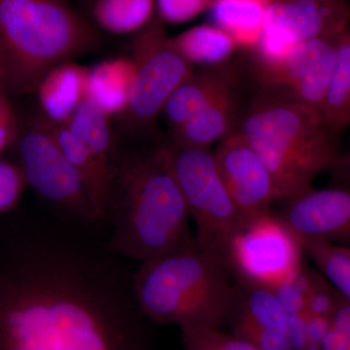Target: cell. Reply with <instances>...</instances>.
Listing matches in <instances>:
<instances>
[{"instance_id": "6da1fadb", "label": "cell", "mask_w": 350, "mask_h": 350, "mask_svg": "<svg viewBox=\"0 0 350 350\" xmlns=\"http://www.w3.org/2000/svg\"><path fill=\"white\" fill-rule=\"evenodd\" d=\"M93 234L49 213L0 232V350H149L135 268Z\"/></svg>"}, {"instance_id": "7a4b0ae2", "label": "cell", "mask_w": 350, "mask_h": 350, "mask_svg": "<svg viewBox=\"0 0 350 350\" xmlns=\"http://www.w3.org/2000/svg\"><path fill=\"white\" fill-rule=\"evenodd\" d=\"M152 139L114 137L105 217L110 229L107 243L129 261H148L196 241L163 140Z\"/></svg>"}, {"instance_id": "3957f363", "label": "cell", "mask_w": 350, "mask_h": 350, "mask_svg": "<svg viewBox=\"0 0 350 350\" xmlns=\"http://www.w3.org/2000/svg\"><path fill=\"white\" fill-rule=\"evenodd\" d=\"M100 44L98 32L68 0H0V57L7 94L36 93L51 69Z\"/></svg>"}, {"instance_id": "277c9868", "label": "cell", "mask_w": 350, "mask_h": 350, "mask_svg": "<svg viewBox=\"0 0 350 350\" xmlns=\"http://www.w3.org/2000/svg\"><path fill=\"white\" fill-rule=\"evenodd\" d=\"M239 131L268 167L280 202L313 188L340 155L321 113L259 94L244 111Z\"/></svg>"}, {"instance_id": "5b68a950", "label": "cell", "mask_w": 350, "mask_h": 350, "mask_svg": "<svg viewBox=\"0 0 350 350\" xmlns=\"http://www.w3.org/2000/svg\"><path fill=\"white\" fill-rule=\"evenodd\" d=\"M228 271L197 241L140 262L133 273L138 306L160 325L220 327L229 317L234 286Z\"/></svg>"}, {"instance_id": "8992f818", "label": "cell", "mask_w": 350, "mask_h": 350, "mask_svg": "<svg viewBox=\"0 0 350 350\" xmlns=\"http://www.w3.org/2000/svg\"><path fill=\"white\" fill-rule=\"evenodd\" d=\"M177 184L196 224L200 250L229 271L230 245L244 220L222 180L211 147L163 140Z\"/></svg>"}, {"instance_id": "52a82bcc", "label": "cell", "mask_w": 350, "mask_h": 350, "mask_svg": "<svg viewBox=\"0 0 350 350\" xmlns=\"http://www.w3.org/2000/svg\"><path fill=\"white\" fill-rule=\"evenodd\" d=\"M14 144L25 181L48 213L86 231L100 226L81 177L64 156L42 113L19 118Z\"/></svg>"}, {"instance_id": "ba28073f", "label": "cell", "mask_w": 350, "mask_h": 350, "mask_svg": "<svg viewBox=\"0 0 350 350\" xmlns=\"http://www.w3.org/2000/svg\"><path fill=\"white\" fill-rule=\"evenodd\" d=\"M135 78L130 101L119 115L118 139L154 137L151 129L165 103L194 68L175 51L160 18H152L139 31L133 45Z\"/></svg>"}, {"instance_id": "9c48e42d", "label": "cell", "mask_w": 350, "mask_h": 350, "mask_svg": "<svg viewBox=\"0 0 350 350\" xmlns=\"http://www.w3.org/2000/svg\"><path fill=\"white\" fill-rule=\"evenodd\" d=\"M340 36L297 44L278 59L254 57L251 73L258 94L322 114Z\"/></svg>"}, {"instance_id": "30bf717a", "label": "cell", "mask_w": 350, "mask_h": 350, "mask_svg": "<svg viewBox=\"0 0 350 350\" xmlns=\"http://www.w3.org/2000/svg\"><path fill=\"white\" fill-rule=\"evenodd\" d=\"M300 241L278 213L246 221L232 239L229 271L241 282L275 289L304 266Z\"/></svg>"}, {"instance_id": "8fae6325", "label": "cell", "mask_w": 350, "mask_h": 350, "mask_svg": "<svg viewBox=\"0 0 350 350\" xmlns=\"http://www.w3.org/2000/svg\"><path fill=\"white\" fill-rule=\"evenodd\" d=\"M349 23L345 0H273L255 57L278 59L297 44L338 38L349 29Z\"/></svg>"}, {"instance_id": "7c38bea8", "label": "cell", "mask_w": 350, "mask_h": 350, "mask_svg": "<svg viewBox=\"0 0 350 350\" xmlns=\"http://www.w3.org/2000/svg\"><path fill=\"white\" fill-rule=\"evenodd\" d=\"M213 152L226 189L244 222L271 213L276 200L273 177L245 137L237 131L219 142Z\"/></svg>"}, {"instance_id": "4fadbf2b", "label": "cell", "mask_w": 350, "mask_h": 350, "mask_svg": "<svg viewBox=\"0 0 350 350\" xmlns=\"http://www.w3.org/2000/svg\"><path fill=\"white\" fill-rule=\"evenodd\" d=\"M282 202L278 214L295 234L350 248V187L312 188Z\"/></svg>"}, {"instance_id": "5bb4252c", "label": "cell", "mask_w": 350, "mask_h": 350, "mask_svg": "<svg viewBox=\"0 0 350 350\" xmlns=\"http://www.w3.org/2000/svg\"><path fill=\"white\" fill-rule=\"evenodd\" d=\"M232 312V333L258 350H294L287 313L273 290L238 280Z\"/></svg>"}, {"instance_id": "9a60e30c", "label": "cell", "mask_w": 350, "mask_h": 350, "mask_svg": "<svg viewBox=\"0 0 350 350\" xmlns=\"http://www.w3.org/2000/svg\"><path fill=\"white\" fill-rule=\"evenodd\" d=\"M243 113L236 83L221 92L187 123L170 131V138L182 145L211 147L239 131Z\"/></svg>"}, {"instance_id": "2e32d148", "label": "cell", "mask_w": 350, "mask_h": 350, "mask_svg": "<svg viewBox=\"0 0 350 350\" xmlns=\"http://www.w3.org/2000/svg\"><path fill=\"white\" fill-rule=\"evenodd\" d=\"M236 83L237 73L226 64L194 71L175 90L163 108L170 131L187 123L221 92Z\"/></svg>"}, {"instance_id": "e0dca14e", "label": "cell", "mask_w": 350, "mask_h": 350, "mask_svg": "<svg viewBox=\"0 0 350 350\" xmlns=\"http://www.w3.org/2000/svg\"><path fill=\"white\" fill-rule=\"evenodd\" d=\"M88 76L89 69L72 62L51 69L36 91L44 116L54 123H66L87 98Z\"/></svg>"}, {"instance_id": "ac0fdd59", "label": "cell", "mask_w": 350, "mask_h": 350, "mask_svg": "<svg viewBox=\"0 0 350 350\" xmlns=\"http://www.w3.org/2000/svg\"><path fill=\"white\" fill-rule=\"evenodd\" d=\"M135 64L126 57L108 59L89 69L87 100L110 116H119L130 101Z\"/></svg>"}, {"instance_id": "d6986e66", "label": "cell", "mask_w": 350, "mask_h": 350, "mask_svg": "<svg viewBox=\"0 0 350 350\" xmlns=\"http://www.w3.org/2000/svg\"><path fill=\"white\" fill-rule=\"evenodd\" d=\"M273 0H213V24L227 32L239 48L254 50L261 40L265 17Z\"/></svg>"}, {"instance_id": "ffe728a7", "label": "cell", "mask_w": 350, "mask_h": 350, "mask_svg": "<svg viewBox=\"0 0 350 350\" xmlns=\"http://www.w3.org/2000/svg\"><path fill=\"white\" fill-rule=\"evenodd\" d=\"M46 120L64 156L81 177L98 223L105 225L109 178L101 172L86 146L66 124Z\"/></svg>"}, {"instance_id": "44dd1931", "label": "cell", "mask_w": 350, "mask_h": 350, "mask_svg": "<svg viewBox=\"0 0 350 350\" xmlns=\"http://www.w3.org/2000/svg\"><path fill=\"white\" fill-rule=\"evenodd\" d=\"M175 51L191 66L215 68L229 61L238 45L222 29L213 24L197 25L170 38Z\"/></svg>"}, {"instance_id": "7402d4cb", "label": "cell", "mask_w": 350, "mask_h": 350, "mask_svg": "<svg viewBox=\"0 0 350 350\" xmlns=\"http://www.w3.org/2000/svg\"><path fill=\"white\" fill-rule=\"evenodd\" d=\"M108 118L109 117L100 108L86 98L72 117L64 124L81 140L101 172L110 180L115 142Z\"/></svg>"}, {"instance_id": "603a6c76", "label": "cell", "mask_w": 350, "mask_h": 350, "mask_svg": "<svg viewBox=\"0 0 350 350\" xmlns=\"http://www.w3.org/2000/svg\"><path fill=\"white\" fill-rule=\"evenodd\" d=\"M322 116L337 140L350 126V29L338 38L335 64Z\"/></svg>"}, {"instance_id": "cb8c5ba5", "label": "cell", "mask_w": 350, "mask_h": 350, "mask_svg": "<svg viewBox=\"0 0 350 350\" xmlns=\"http://www.w3.org/2000/svg\"><path fill=\"white\" fill-rule=\"evenodd\" d=\"M155 0H98L94 20L112 33L125 34L142 31L153 18Z\"/></svg>"}, {"instance_id": "d4e9b609", "label": "cell", "mask_w": 350, "mask_h": 350, "mask_svg": "<svg viewBox=\"0 0 350 350\" xmlns=\"http://www.w3.org/2000/svg\"><path fill=\"white\" fill-rule=\"evenodd\" d=\"M295 234L306 256L312 260L319 273L350 303V248Z\"/></svg>"}, {"instance_id": "484cf974", "label": "cell", "mask_w": 350, "mask_h": 350, "mask_svg": "<svg viewBox=\"0 0 350 350\" xmlns=\"http://www.w3.org/2000/svg\"><path fill=\"white\" fill-rule=\"evenodd\" d=\"M184 350H258L254 345L220 327H186L181 328Z\"/></svg>"}, {"instance_id": "4316f807", "label": "cell", "mask_w": 350, "mask_h": 350, "mask_svg": "<svg viewBox=\"0 0 350 350\" xmlns=\"http://www.w3.org/2000/svg\"><path fill=\"white\" fill-rule=\"evenodd\" d=\"M317 275V271L303 266L273 289L287 315L306 312V300Z\"/></svg>"}, {"instance_id": "83f0119b", "label": "cell", "mask_w": 350, "mask_h": 350, "mask_svg": "<svg viewBox=\"0 0 350 350\" xmlns=\"http://www.w3.org/2000/svg\"><path fill=\"white\" fill-rule=\"evenodd\" d=\"M342 297L319 271L306 300V314L330 319Z\"/></svg>"}, {"instance_id": "f1b7e54d", "label": "cell", "mask_w": 350, "mask_h": 350, "mask_svg": "<svg viewBox=\"0 0 350 350\" xmlns=\"http://www.w3.org/2000/svg\"><path fill=\"white\" fill-rule=\"evenodd\" d=\"M321 350H350V303L344 297L332 314Z\"/></svg>"}, {"instance_id": "f546056e", "label": "cell", "mask_w": 350, "mask_h": 350, "mask_svg": "<svg viewBox=\"0 0 350 350\" xmlns=\"http://www.w3.org/2000/svg\"><path fill=\"white\" fill-rule=\"evenodd\" d=\"M25 184L27 181L19 165L0 161V214L15 208Z\"/></svg>"}, {"instance_id": "4dcf8cb0", "label": "cell", "mask_w": 350, "mask_h": 350, "mask_svg": "<svg viewBox=\"0 0 350 350\" xmlns=\"http://www.w3.org/2000/svg\"><path fill=\"white\" fill-rule=\"evenodd\" d=\"M213 0H157L158 17L162 22L182 24L209 10Z\"/></svg>"}, {"instance_id": "1f68e13d", "label": "cell", "mask_w": 350, "mask_h": 350, "mask_svg": "<svg viewBox=\"0 0 350 350\" xmlns=\"http://www.w3.org/2000/svg\"><path fill=\"white\" fill-rule=\"evenodd\" d=\"M7 94L5 90L0 91V153L14 144L19 130V117Z\"/></svg>"}, {"instance_id": "d6a6232c", "label": "cell", "mask_w": 350, "mask_h": 350, "mask_svg": "<svg viewBox=\"0 0 350 350\" xmlns=\"http://www.w3.org/2000/svg\"><path fill=\"white\" fill-rule=\"evenodd\" d=\"M332 183L336 187H350V148L345 153H340L337 163L330 170Z\"/></svg>"}, {"instance_id": "836d02e7", "label": "cell", "mask_w": 350, "mask_h": 350, "mask_svg": "<svg viewBox=\"0 0 350 350\" xmlns=\"http://www.w3.org/2000/svg\"><path fill=\"white\" fill-rule=\"evenodd\" d=\"M4 82H5V72H4L3 63H2L1 57H0V91L5 90Z\"/></svg>"}]
</instances>
